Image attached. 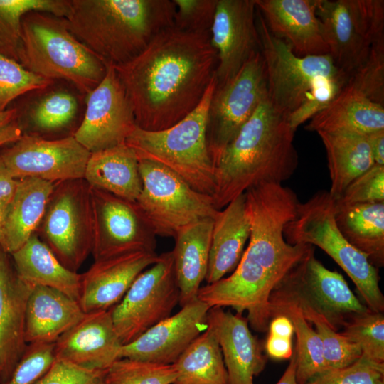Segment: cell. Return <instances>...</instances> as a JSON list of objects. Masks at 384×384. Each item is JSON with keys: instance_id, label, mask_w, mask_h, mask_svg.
<instances>
[{"instance_id": "1", "label": "cell", "mask_w": 384, "mask_h": 384, "mask_svg": "<svg viewBox=\"0 0 384 384\" xmlns=\"http://www.w3.org/2000/svg\"><path fill=\"white\" fill-rule=\"evenodd\" d=\"M251 230L248 245L233 273L201 287L198 299L212 307H231L247 312L251 328L263 332L271 320L270 297L284 276L314 247L289 243L286 225L299 203L282 183H264L246 192Z\"/></svg>"}, {"instance_id": "2", "label": "cell", "mask_w": 384, "mask_h": 384, "mask_svg": "<svg viewBox=\"0 0 384 384\" xmlns=\"http://www.w3.org/2000/svg\"><path fill=\"white\" fill-rule=\"evenodd\" d=\"M217 65L210 33L183 31L172 25L137 57L114 69L136 126L159 131L176 124L198 105Z\"/></svg>"}, {"instance_id": "3", "label": "cell", "mask_w": 384, "mask_h": 384, "mask_svg": "<svg viewBox=\"0 0 384 384\" xmlns=\"http://www.w3.org/2000/svg\"><path fill=\"white\" fill-rule=\"evenodd\" d=\"M294 133L288 119L274 109L267 96L234 139L213 160L215 208L221 210L259 184L288 180L298 166Z\"/></svg>"}, {"instance_id": "4", "label": "cell", "mask_w": 384, "mask_h": 384, "mask_svg": "<svg viewBox=\"0 0 384 384\" xmlns=\"http://www.w3.org/2000/svg\"><path fill=\"white\" fill-rule=\"evenodd\" d=\"M173 0H69L71 33L107 67L122 65L173 25Z\"/></svg>"}, {"instance_id": "5", "label": "cell", "mask_w": 384, "mask_h": 384, "mask_svg": "<svg viewBox=\"0 0 384 384\" xmlns=\"http://www.w3.org/2000/svg\"><path fill=\"white\" fill-rule=\"evenodd\" d=\"M257 24L274 109L299 126L327 107L347 83L348 75L329 53L300 57L268 28L257 9Z\"/></svg>"}, {"instance_id": "6", "label": "cell", "mask_w": 384, "mask_h": 384, "mask_svg": "<svg viewBox=\"0 0 384 384\" xmlns=\"http://www.w3.org/2000/svg\"><path fill=\"white\" fill-rule=\"evenodd\" d=\"M18 63L45 78L71 82L89 95L105 78L107 67L70 31L65 18L31 11L21 21Z\"/></svg>"}, {"instance_id": "7", "label": "cell", "mask_w": 384, "mask_h": 384, "mask_svg": "<svg viewBox=\"0 0 384 384\" xmlns=\"http://www.w3.org/2000/svg\"><path fill=\"white\" fill-rule=\"evenodd\" d=\"M216 87L214 75L198 105L183 119L159 131L135 126L125 144L138 160L159 164L175 173L194 190L211 196L213 164L206 141L207 116Z\"/></svg>"}, {"instance_id": "8", "label": "cell", "mask_w": 384, "mask_h": 384, "mask_svg": "<svg viewBox=\"0 0 384 384\" xmlns=\"http://www.w3.org/2000/svg\"><path fill=\"white\" fill-rule=\"evenodd\" d=\"M335 200L327 191H319L299 203L284 235L291 244L317 246L330 256L354 283L368 309L384 311V296L379 287L378 269L343 236L335 221Z\"/></svg>"}, {"instance_id": "9", "label": "cell", "mask_w": 384, "mask_h": 384, "mask_svg": "<svg viewBox=\"0 0 384 384\" xmlns=\"http://www.w3.org/2000/svg\"><path fill=\"white\" fill-rule=\"evenodd\" d=\"M269 302L271 319L279 310L294 307L304 318L316 316L336 331L354 315L369 311L343 275L327 269L315 257L314 249L284 276Z\"/></svg>"}, {"instance_id": "10", "label": "cell", "mask_w": 384, "mask_h": 384, "mask_svg": "<svg viewBox=\"0 0 384 384\" xmlns=\"http://www.w3.org/2000/svg\"><path fill=\"white\" fill-rule=\"evenodd\" d=\"M142 191L136 203L155 235L174 238L182 228L204 218H214L212 196L191 188L166 167L139 160Z\"/></svg>"}, {"instance_id": "11", "label": "cell", "mask_w": 384, "mask_h": 384, "mask_svg": "<svg viewBox=\"0 0 384 384\" xmlns=\"http://www.w3.org/2000/svg\"><path fill=\"white\" fill-rule=\"evenodd\" d=\"M316 14L329 54L348 75L384 36L383 0H316Z\"/></svg>"}, {"instance_id": "12", "label": "cell", "mask_w": 384, "mask_h": 384, "mask_svg": "<svg viewBox=\"0 0 384 384\" xmlns=\"http://www.w3.org/2000/svg\"><path fill=\"white\" fill-rule=\"evenodd\" d=\"M38 226L60 262L76 272L92 252L90 186L82 179L55 183Z\"/></svg>"}, {"instance_id": "13", "label": "cell", "mask_w": 384, "mask_h": 384, "mask_svg": "<svg viewBox=\"0 0 384 384\" xmlns=\"http://www.w3.org/2000/svg\"><path fill=\"white\" fill-rule=\"evenodd\" d=\"M179 303V289L172 251L158 260L134 279L122 300L110 309L122 345L169 317Z\"/></svg>"}, {"instance_id": "14", "label": "cell", "mask_w": 384, "mask_h": 384, "mask_svg": "<svg viewBox=\"0 0 384 384\" xmlns=\"http://www.w3.org/2000/svg\"><path fill=\"white\" fill-rule=\"evenodd\" d=\"M267 96L265 64L255 53L236 75L215 87L207 116L206 141L212 161L237 136Z\"/></svg>"}, {"instance_id": "15", "label": "cell", "mask_w": 384, "mask_h": 384, "mask_svg": "<svg viewBox=\"0 0 384 384\" xmlns=\"http://www.w3.org/2000/svg\"><path fill=\"white\" fill-rule=\"evenodd\" d=\"M94 260L155 252L156 235L135 201L90 186Z\"/></svg>"}, {"instance_id": "16", "label": "cell", "mask_w": 384, "mask_h": 384, "mask_svg": "<svg viewBox=\"0 0 384 384\" xmlns=\"http://www.w3.org/2000/svg\"><path fill=\"white\" fill-rule=\"evenodd\" d=\"M90 154L73 135L48 140L28 134L0 153L15 178H36L53 183L84 178Z\"/></svg>"}, {"instance_id": "17", "label": "cell", "mask_w": 384, "mask_h": 384, "mask_svg": "<svg viewBox=\"0 0 384 384\" xmlns=\"http://www.w3.org/2000/svg\"><path fill=\"white\" fill-rule=\"evenodd\" d=\"M132 108L114 67L89 94L84 119L73 134L90 153L116 146L135 127Z\"/></svg>"}, {"instance_id": "18", "label": "cell", "mask_w": 384, "mask_h": 384, "mask_svg": "<svg viewBox=\"0 0 384 384\" xmlns=\"http://www.w3.org/2000/svg\"><path fill=\"white\" fill-rule=\"evenodd\" d=\"M255 0H218L210 31L217 52L216 87L232 80L260 51Z\"/></svg>"}, {"instance_id": "19", "label": "cell", "mask_w": 384, "mask_h": 384, "mask_svg": "<svg viewBox=\"0 0 384 384\" xmlns=\"http://www.w3.org/2000/svg\"><path fill=\"white\" fill-rule=\"evenodd\" d=\"M210 307L197 299L161 321L133 341L122 345L119 357L173 364L207 328Z\"/></svg>"}, {"instance_id": "20", "label": "cell", "mask_w": 384, "mask_h": 384, "mask_svg": "<svg viewBox=\"0 0 384 384\" xmlns=\"http://www.w3.org/2000/svg\"><path fill=\"white\" fill-rule=\"evenodd\" d=\"M156 252L136 251L95 260L82 274L79 304L85 313L118 304L144 270L158 260Z\"/></svg>"}, {"instance_id": "21", "label": "cell", "mask_w": 384, "mask_h": 384, "mask_svg": "<svg viewBox=\"0 0 384 384\" xmlns=\"http://www.w3.org/2000/svg\"><path fill=\"white\" fill-rule=\"evenodd\" d=\"M122 346L110 309L96 311L85 313L57 340L55 358L86 368L106 370L120 358Z\"/></svg>"}, {"instance_id": "22", "label": "cell", "mask_w": 384, "mask_h": 384, "mask_svg": "<svg viewBox=\"0 0 384 384\" xmlns=\"http://www.w3.org/2000/svg\"><path fill=\"white\" fill-rule=\"evenodd\" d=\"M33 287L18 277L0 247V384L9 382L27 348L26 311Z\"/></svg>"}, {"instance_id": "23", "label": "cell", "mask_w": 384, "mask_h": 384, "mask_svg": "<svg viewBox=\"0 0 384 384\" xmlns=\"http://www.w3.org/2000/svg\"><path fill=\"white\" fill-rule=\"evenodd\" d=\"M270 31L300 57L329 53L316 0H255Z\"/></svg>"}, {"instance_id": "24", "label": "cell", "mask_w": 384, "mask_h": 384, "mask_svg": "<svg viewBox=\"0 0 384 384\" xmlns=\"http://www.w3.org/2000/svg\"><path fill=\"white\" fill-rule=\"evenodd\" d=\"M207 321L215 330L228 384H253L254 377L265 368L267 357L260 342L251 333L247 318L212 307Z\"/></svg>"}, {"instance_id": "25", "label": "cell", "mask_w": 384, "mask_h": 384, "mask_svg": "<svg viewBox=\"0 0 384 384\" xmlns=\"http://www.w3.org/2000/svg\"><path fill=\"white\" fill-rule=\"evenodd\" d=\"M251 230L244 193L219 210L213 218L206 284L233 271L244 252Z\"/></svg>"}, {"instance_id": "26", "label": "cell", "mask_w": 384, "mask_h": 384, "mask_svg": "<svg viewBox=\"0 0 384 384\" xmlns=\"http://www.w3.org/2000/svg\"><path fill=\"white\" fill-rule=\"evenodd\" d=\"M85 314L78 301L55 289L34 286L26 311L27 344L55 343Z\"/></svg>"}, {"instance_id": "27", "label": "cell", "mask_w": 384, "mask_h": 384, "mask_svg": "<svg viewBox=\"0 0 384 384\" xmlns=\"http://www.w3.org/2000/svg\"><path fill=\"white\" fill-rule=\"evenodd\" d=\"M213 225V218H204L182 228L174 238L171 251L181 306L198 299L206 279Z\"/></svg>"}, {"instance_id": "28", "label": "cell", "mask_w": 384, "mask_h": 384, "mask_svg": "<svg viewBox=\"0 0 384 384\" xmlns=\"http://www.w3.org/2000/svg\"><path fill=\"white\" fill-rule=\"evenodd\" d=\"M10 255L23 281L33 287L55 289L79 301L82 274L65 267L36 233Z\"/></svg>"}, {"instance_id": "29", "label": "cell", "mask_w": 384, "mask_h": 384, "mask_svg": "<svg viewBox=\"0 0 384 384\" xmlns=\"http://www.w3.org/2000/svg\"><path fill=\"white\" fill-rule=\"evenodd\" d=\"M55 183L36 178L18 179L9 203L1 248L11 254L20 248L38 227Z\"/></svg>"}, {"instance_id": "30", "label": "cell", "mask_w": 384, "mask_h": 384, "mask_svg": "<svg viewBox=\"0 0 384 384\" xmlns=\"http://www.w3.org/2000/svg\"><path fill=\"white\" fill-rule=\"evenodd\" d=\"M311 132L345 131L368 134L384 129V106L346 85L324 109L310 119Z\"/></svg>"}, {"instance_id": "31", "label": "cell", "mask_w": 384, "mask_h": 384, "mask_svg": "<svg viewBox=\"0 0 384 384\" xmlns=\"http://www.w3.org/2000/svg\"><path fill=\"white\" fill-rule=\"evenodd\" d=\"M84 179L89 186L130 201L142 191L139 160L125 143L91 153Z\"/></svg>"}, {"instance_id": "32", "label": "cell", "mask_w": 384, "mask_h": 384, "mask_svg": "<svg viewBox=\"0 0 384 384\" xmlns=\"http://www.w3.org/2000/svg\"><path fill=\"white\" fill-rule=\"evenodd\" d=\"M325 147L331 187L329 191L337 200L348 186L374 164L366 134L345 132H318Z\"/></svg>"}, {"instance_id": "33", "label": "cell", "mask_w": 384, "mask_h": 384, "mask_svg": "<svg viewBox=\"0 0 384 384\" xmlns=\"http://www.w3.org/2000/svg\"><path fill=\"white\" fill-rule=\"evenodd\" d=\"M335 206V221L343 236L374 267H383L384 201Z\"/></svg>"}, {"instance_id": "34", "label": "cell", "mask_w": 384, "mask_h": 384, "mask_svg": "<svg viewBox=\"0 0 384 384\" xmlns=\"http://www.w3.org/2000/svg\"><path fill=\"white\" fill-rule=\"evenodd\" d=\"M208 326L173 363V384H228V375L214 327Z\"/></svg>"}, {"instance_id": "35", "label": "cell", "mask_w": 384, "mask_h": 384, "mask_svg": "<svg viewBox=\"0 0 384 384\" xmlns=\"http://www.w3.org/2000/svg\"><path fill=\"white\" fill-rule=\"evenodd\" d=\"M69 0H0V53L17 62L21 43V21L31 11L65 18Z\"/></svg>"}, {"instance_id": "36", "label": "cell", "mask_w": 384, "mask_h": 384, "mask_svg": "<svg viewBox=\"0 0 384 384\" xmlns=\"http://www.w3.org/2000/svg\"><path fill=\"white\" fill-rule=\"evenodd\" d=\"M278 315L287 316L294 326L297 338L294 351L297 383L306 384L327 371L320 337L301 311L294 307H285L277 311L272 318Z\"/></svg>"}, {"instance_id": "37", "label": "cell", "mask_w": 384, "mask_h": 384, "mask_svg": "<svg viewBox=\"0 0 384 384\" xmlns=\"http://www.w3.org/2000/svg\"><path fill=\"white\" fill-rule=\"evenodd\" d=\"M174 364L120 358L106 369L104 384H173Z\"/></svg>"}, {"instance_id": "38", "label": "cell", "mask_w": 384, "mask_h": 384, "mask_svg": "<svg viewBox=\"0 0 384 384\" xmlns=\"http://www.w3.org/2000/svg\"><path fill=\"white\" fill-rule=\"evenodd\" d=\"M346 85L384 106V36L373 43L366 58L349 74Z\"/></svg>"}, {"instance_id": "39", "label": "cell", "mask_w": 384, "mask_h": 384, "mask_svg": "<svg viewBox=\"0 0 384 384\" xmlns=\"http://www.w3.org/2000/svg\"><path fill=\"white\" fill-rule=\"evenodd\" d=\"M341 334L359 346L362 355L384 363V315L368 311L352 316L343 326Z\"/></svg>"}, {"instance_id": "40", "label": "cell", "mask_w": 384, "mask_h": 384, "mask_svg": "<svg viewBox=\"0 0 384 384\" xmlns=\"http://www.w3.org/2000/svg\"><path fill=\"white\" fill-rule=\"evenodd\" d=\"M53 80L36 75L18 62L0 53V112L18 97L33 90H43Z\"/></svg>"}, {"instance_id": "41", "label": "cell", "mask_w": 384, "mask_h": 384, "mask_svg": "<svg viewBox=\"0 0 384 384\" xmlns=\"http://www.w3.org/2000/svg\"><path fill=\"white\" fill-rule=\"evenodd\" d=\"M78 108L77 99L72 94L64 91L53 92L33 107L29 117L39 129L55 130L69 124L74 119Z\"/></svg>"}, {"instance_id": "42", "label": "cell", "mask_w": 384, "mask_h": 384, "mask_svg": "<svg viewBox=\"0 0 384 384\" xmlns=\"http://www.w3.org/2000/svg\"><path fill=\"white\" fill-rule=\"evenodd\" d=\"M305 319L314 325L320 337L328 370L348 366L361 357V348L348 337L332 329L316 316Z\"/></svg>"}, {"instance_id": "43", "label": "cell", "mask_w": 384, "mask_h": 384, "mask_svg": "<svg viewBox=\"0 0 384 384\" xmlns=\"http://www.w3.org/2000/svg\"><path fill=\"white\" fill-rule=\"evenodd\" d=\"M306 384H384V363L361 354L349 366L327 370Z\"/></svg>"}, {"instance_id": "44", "label": "cell", "mask_w": 384, "mask_h": 384, "mask_svg": "<svg viewBox=\"0 0 384 384\" xmlns=\"http://www.w3.org/2000/svg\"><path fill=\"white\" fill-rule=\"evenodd\" d=\"M382 201H384V166L374 164L353 180L335 200V203L341 206Z\"/></svg>"}, {"instance_id": "45", "label": "cell", "mask_w": 384, "mask_h": 384, "mask_svg": "<svg viewBox=\"0 0 384 384\" xmlns=\"http://www.w3.org/2000/svg\"><path fill=\"white\" fill-rule=\"evenodd\" d=\"M173 25L183 31L210 33L218 0H173Z\"/></svg>"}, {"instance_id": "46", "label": "cell", "mask_w": 384, "mask_h": 384, "mask_svg": "<svg viewBox=\"0 0 384 384\" xmlns=\"http://www.w3.org/2000/svg\"><path fill=\"white\" fill-rule=\"evenodd\" d=\"M54 360V343L28 345L7 384H35Z\"/></svg>"}, {"instance_id": "47", "label": "cell", "mask_w": 384, "mask_h": 384, "mask_svg": "<svg viewBox=\"0 0 384 384\" xmlns=\"http://www.w3.org/2000/svg\"><path fill=\"white\" fill-rule=\"evenodd\" d=\"M106 370L90 369L55 358L35 384H104Z\"/></svg>"}, {"instance_id": "48", "label": "cell", "mask_w": 384, "mask_h": 384, "mask_svg": "<svg viewBox=\"0 0 384 384\" xmlns=\"http://www.w3.org/2000/svg\"><path fill=\"white\" fill-rule=\"evenodd\" d=\"M267 356L273 359H289L294 351L292 338L269 334L265 344Z\"/></svg>"}, {"instance_id": "49", "label": "cell", "mask_w": 384, "mask_h": 384, "mask_svg": "<svg viewBox=\"0 0 384 384\" xmlns=\"http://www.w3.org/2000/svg\"><path fill=\"white\" fill-rule=\"evenodd\" d=\"M18 179L9 172L0 156V203H9L16 191Z\"/></svg>"}, {"instance_id": "50", "label": "cell", "mask_w": 384, "mask_h": 384, "mask_svg": "<svg viewBox=\"0 0 384 384\" xmlns=\"http://www.w3.org/2000/svg\"><path fill=\"white\" fill-rule=\"evenodd\" d=\"M269 334L292 338L294 333L292 321L284 315L273 317L269 324Z\"/></svg>"}, {"instance_id": "51", "label": "cell", "mask_w": 384, "mask_h": 384, "mask_svg": "<svg viewBox=\"0 0 384 384\" xmlns=\"http://www.w3.org/2000/svg\"><path fill=\"white\" fill-rule=\"evenodd\" d=\"M375 164L384 166V129L366 134Z\"/></svg>"}, {"instance_id": "52", "label": "cell", "mask_w": 384, "mask_h": 384, "mask_svg": "<svg viewBox=\"0 0 384 384\" xmlns=\"http://www.w3.org/2000/svg\"><path fill=\"white\" fill-rule=\"evenodd\" d=\"M21 136V129L15 120L0 132V147L16 142Z\"/></svg>"}, {"instance_id": "53", "label": "cell", "mask_w": 384, "mask_h": 384, "mask_svg": "<svg viewBox=\"0 0 384 384\" xmlns=\"http://www.w3.org/2000/svg\"><path fill=\"white\" fill-rule=\"evenodd\" d=\"M289 359L288 366L276 384H298L296 380V354L294 348L293 354Z\"/></svg>"}, {"instance_id": "54", "label": "cell", "mask_w": 384, "mask_h": 384, "mask_svg": "<svg viewBox=\"0 0 384 384\" xmlns=\"http://www.w3.org/2000/svg\"><path fill=\"white\" fill-rule=\"evenodd\" d=\"M17 115L18 111L15 108L6 109L4 111L0 112V132L14 122Z\"/></svg>"}, {"instance_id": "55", "label": "cell", "mask_w": 384, "mask_h": 384, "mask_svg": "<svg viewBox=\"0 0 384 384\" xmlns=\"http://www.w3.org/2000/svg\"><path fill=\"white\" fill-rule=\"evenodd\" d=\"M9 203H0V247L4 244V228L6 214Z\"/></svg>"}]
</instances>
